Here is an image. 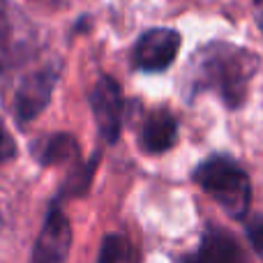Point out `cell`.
Instances as JSON below:
<instances>
[{
    "mask_svg": "<svg viewBox=\"0 0 263 263\" xmlns=\"http://www.w3.org/2000/svg\"><path fill=\"white\" fill-rule=\"evenodd\" d=\"M35 157L46 166L65 164L67 159L79 157V143L69 134H51L46 139H42L40 145H35Z\"/></svg>",
    "mask_w": 263,
    "mask_h": 263,
    "instance_id": "obj_9",
    "label": "cell"
},
{
    "mask_svg": "<svg viewBox=\"0 0 263 263\" xmlns=\"http://www.w3.org/2000/svg\"><path fill=\"white\" fill-rule=\"evenodd\" d=\"M0 229H3V213H0Z\"/></svg>",
    "mask_w": 263,
    "mask_h": 263,
    "instance_id": "obj_15",
    "label": "cell"
},
{
    "mask_svg": "<svg viewBox=\"0 0 263 263\" xmlns=\"http://www.w3.org/2000/svg\"><path fill=\"white\" fill-rule=\"evenodd\" d=\"M180 35L171 28H153L143 32L134 46V63L145 72H162L176 60Z\"/></svg>",
    "mask_w": 263,
    "mask_h": 263,
    "instance_id": "obj_5",
    "label": "cell"
},
{
    "mask_svg": "<svg viewBox=\"0 0 263 263\" xmlns=\"http://www.w3.org/2000/svg\"><path fill=\"white\" fill-rule=\"evenodd\" d=\"M178 139V123L171 111H153L145 118L139 134V145L145 155H162L176 145Z\"/></svg>",
    "mask_w": 263,
    "mask_h": 263,
    "instance_id": "obj_8",
    "label": "cell"
},
{
    "mask_svg": "<svg viewBox=\"0 0 263 263\" xmlns=\"http://www.w3.org/2000/svg\"><path fill=\"white\" fill-rule=\"evenodd\" d=\"M90 106L102 139L106 143H116L120 136V129H123V109H125L120 83L111 77H102L97 81V86L92 88Z\"/></svg>",
    "mask_w": 263,
    "mask_h": 263,
    "instance_id": "obj_4",
    "label": "cell"
},
{
    "mask_svg": "<svg viewBox=\"0 0 263 263\" xmlns=\"http://www.w3.org/2000/svg\"><path fill=\"white\" fill-rule=\"evenodd\" d=\"M69 245H72V227H69L67 217L53 208L46 217L44 227L40 231V238L35 242V252H32V261L37 263H60L67 259Z\"/></svg>",
    "mask_w": 263,
    "mask_h": 263,
    "instance_id": "obj_6",
    "label": "cell"
},
{
    "mask_svg": "<svg viewBox=\"0 0 263 263\" xmlns=\"http://www.w3.org/2000/svg\"><path fill=\"white\" fill-rule=\"evenodd\" d=\"M194 180L233 219L245 217L252 201V185H250V176L236 159L227 157V155L208 157L194 171Z\"/></svg>",
    "mask_w": 263,
    "mask_h": 263,
    "instance_id": "obj_2",
    "label": "cell"
},
{
    "mask_svg": "<svg viewBox=\"0 0 263 263\" xmlns=\"http://www.w3.org/2000/svg\"><path fill=\"white\" fill-rule=\"evenodd\" d=\"M28 26L23 14L9 7L7 0H0V69H7L26 53Z\"/></svg>",
    "mask_w": 263,
    "mask_h": 263,
    "instance_id": "obj_7",
    "label": "cell"
},
{
    "mask_svg": "<svg viewBox=\"0 0 263 263\" xmlns=\"http://www.w3.org/2000/svg\"><path fill=\"white\" fill-rule=\"evenodd\" d=\"M132 259H136V254L132 252L129 240L123 236H109L100 250L102 263H118V261H132Z\"/></svg>",
    "mask_w": 263,
    "mask_h": 263,
    "instance_id": "obj_11",
    "label": "cell"
},
{
    "mask_svg": "<svg viewBox=\"0 0 263 263\" xmlns=\"http://www.w3.org/2000/svg\"><path fill=\"white\" fill-rule=\"evenodd\" d=\"M261 58L250 49L231 42H210L199 46L185 69L187 92H215L229 109H238L245 102L250 83L259 72Z\"/></svg>",
    "mask_w": 263,
    "mask_h": 263,
    "instance_id": "obj_1",
    "label": "cell"
},
{
    "mask_svg": "<svg viewBox=\"0 0 263 263\" xmlns=\"http://www.w3.org/2000/svg\"><path fill=\"white\" fill-rule=\"evenodd\" d=\"M14 157H16V143H14L12 134L5 127V123L0 120V164L9 162Z\"/></svg>",
    "mask_w": 263,
    "mask_h": 263,
    "instance_id": "obj_13",
    "label": "cell"
},
{
    "mask_svg": "<svg viewBox=\"0 0 263 263\" xmlns=\"http://www.w3.org/2000/svg\"><path fill=\"white\" fill-rule=\"evenodd\" d=\"M247 240L259 254H263V215H256L254 219L247 222Z\"/></svg>",
    "mask_w": 263,
    "mask_h": 263,
    "instance_id": "obj_12",
    "label": "cell"
},
{
    "mask_svg": "<svg viewBox=\"0 0 263 263\" xmlns=\"http://www.w3.org/2000/svg\"><path fill=\"white\" fill-rule=\"evenodd\" d=\"M199 259L203 261H219V263H227V261H236L240 259V250H238L236 240H233L229 233L219 231V229L210 227L205 231L203 240H201V250H199Z\"/></svg>",
    "mask_w": 263,
    "mask_h": 263,
    "instance_id": "obj_10",
    "label": "cell"
},
{
    "mask_svg": "<svg viewBox=\"0 0 263 263\" xmlns=\"http://www.w3.org/2000/svg\"><path fill=\"white\" fill-rule=\"evenodd\" d=\"M256 23L263 32V0H256Z\"/></svg>",
    "mask_w": 263,
    "mask_h": 263,
    "instance_id": "obj_14",
    "label": "cell"
},
{
    "mask_svg": "<svg viewBox=\"0 0 263 263\" xmlns=\"http://www.w3.org/2000/svg\"><path fill=\"white\" fill-rule=\"evenodd\" d=\"M58 77H60V63H51L30 72L23 79L16 90V102H14L18 123H30L46 109L51 95H53L55 83H58Z\"/></svg>",
    "mask_w": 263,
    "mask_h": 263,
    "instance_id": "obj_3",
    "label": "cell"
}]
</instances>
